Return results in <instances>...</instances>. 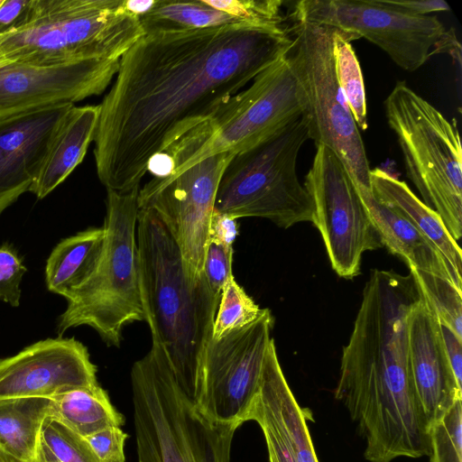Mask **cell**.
I'll list each match as a JSON object with an SVG mask.
<instances>
[{"mask_svg":"<svg viewBox=\"0 0 462 462\" xmlns=\"http://www.w3.org/2000/svg\"><path fill=\"white\" fill-rule=\"evenodd\" d=\"M131 386L138 462H230L239 426L212 421L199 411L159 344L134 363Z\"/></svg>","mask_w":462,"mask_h":462,"instance_id":"277c9868","label":"cell"},{"mask_svg":"<svg viewBox=\"0 0 462 462\" xmlns=\"http://www.w3.org/2000/svg\"><path fill=\"white\" fill-rule=\"evenodd\" d=\"M0 462H13L11 457L0 449Z\"/></svg>","mask_w":462,"mask_h":462,"instance_id":"60d3db41","label":"cell"},{"mask_svg":"<svg viewBox=\"0 0 462 462\" xmlns=\"http://www.w3.org/2000/svg\"><path fill=\"white\" fill-rule=\"evenodd\" d=\"M292 43L283 26L145 32L121 57L99 104L93 142L100 182L118 193L139 188L152 156L214 117Z\"/></svg>","mask_w":462,"mask_h":462,"instance_id":"6da1fadb","label":"cell"},{"mask_svg":"<svg viewBox=\"0 0 462 462\" xmlns=\"http://www.w3.org/2000/svg\"><path fill=\"white\" fill-rule=\"evenodd\" d=\"M263 310L237 283L233 275L222 290L211 338L218 339L233 330L253 323Z\"/></svg>","mask_w":462,"mask_h":462,"instance_id":"83f0119b","label":"cell"},{"mask_svg":"<svg viewBox=\"0 0 462 462\" xmlns=\"http://www.w3.org/2000/svg\"><path fill=\"white\" fill-rule=\"evenodd\" d=\"M233 247L209 241L204 260V276L213 294L220 299L227 281L233 276Z\"/></svg>","mask_w":462,"mask_h":462,"instance_id":"1f68e13d","label":"cell"},{"mask_svg":"<svg viewBox=\"0 0 462 462\" xmlns=\"http://www.w3.org/2000/svg\"><path fill=\"white\" fill-rule=\"evenodd\" d=\"M274 319L269 309L253 323L218 339L210 338L203 357L195 402L212 421L241 426L258 394Z\"/></svg>","mask_w":462,"mask_h":462,"instance_id":"4fadbf2b","label":"cell"},{"mask_svg":"<svg viewBox=\"0 0 462 462\" xmlns=\"http://www.w3.org/2000/svg\"><path fill=\"white\" fill-rule=\"evenodd\" d=\"M51 402L42 397L0 400V449L22 461L33 459Z\"/></svg>","mask_w":462,"mask_h":462,"instance_id":"d4e9b609","label":"cell"},{"mask_svg":"<svg viewBox=\"0 0 462 462\" xmlns=\"http://www.w3.org/2000/svg\"><path fill=\"white\" fill-rule=\"evenodd\" d=\"M419 297L411 273L373 270L343 347L335 397L365 439L369 462L430 454L409 363L408 318Z\"/></svg>","mask_w":462,"mask_h":462,"instance_id":"7a4b0ae2","label":"cell"},{"mask_svg":"<svg viewBox=\"0 0 462 462\" xmlns=\"http://www.w3.org/2000/svg\"><path fill=\"white\" fill-rule=\"evenodd\" d=\"M408 348L412 383L429 431L462 398V386L448 360L441 325L420 292L408 318Z\"/></svg>","mask_w":462,"mask_h":462,"instance_id":"d6986e66","label":"cell"},{"mask_svg":"<svg viewBox=\"0 0 462 462\" xmlns=\"http://www.w3.org/2000/svg\"><path fill=\"white\" fill-rule=\"evenodd\" d=\"M307 107L304 89L286 55L166 152L172 171L215 154L251 149L297 120Z\"/></svg>","mask_w":462,"mask_h":462,"instance_id":"9c48e42d","label":"cell"},{"mask_svg":"<svg viewBox=\"0 0 462 462\" xmlns=\"http://www.w3.org/2000/svg\"><path fill=\"white\" fill-rule=\"evenodd\" d=\"M41 440L60 462H100L86 438L52 417L44 420Z\"/></svg>","mask_w":462,"mask_h":462,"instance_id":"f546056e","label":"cell"},{"mask_svg":"<svg viewBox=\"0 0 462 462\" xmlns=\"http://www.w3.org/2000/svg\"><path fill=\"white\" fill-rule=\"evenodd\" d=\"M369 181L374 198L429 239L456 273L462 275L461 248L450 236L438 213L424 204L406 182L383 169L371 170Z\"/></svg>","mask_w":462,"mask_h":462,"instance_id":"44dd1931","label":"cell"},{"mask_svg":"<svg viewBox=\"0 0 462 462\" xmlns=\"http://www.w3.org/2000/svg\"><path fill=\"white\" fill-rule=\"evenodd\" d=\"M73 103L0 118V215L37 180Z\"/></svg>","mask_w":462,"mask_h":462,"instance_id":"e0dca14e","label":"cell"},{"mask_svg":"<svg viewBox=\"0 0 462 462\" xmlns=\"http://www.w3.org/2000/svg\"><path fill=\"white\" fill-rule=\"evenodd\" d=\"M99 114V105L74 106L70 109L30 190L37 199L45 198L81 163L94 141Z\"/></svg>","mask_w":462,"mask_h":462,"instance_id":"7402d4cb","label":"cell"},{"mask_svg":"<svg viewBox=\"0 0 462 462\" xmlns=\"http://www.w3.org/2000/svg\"><path fill=\"white\" fill-rule=\"evenodd\" d=\"M357 38L335 28L333 57L337 83L359 130L368 127L367 107L361 66L351 42Z\"/></svg>","mask_w":462,"mask_h":462,"instance_id":"484cf974","label":"cell"},{"mask_svg":"<svg viewBox=\"0 0 462 462\" xmlns=\"http://www.w3.org/2000/svg\"><path fill=\"white\" fill-rule=\"evenodd\" d=\"M448 53L461 69V45L458 42L453 28L446 30L444 35L435 48V54Z\"/></svg>","mask_w":462,"mask_h":462,"instance_id":"74e56055","label":"cell"},{"mask_svg":"<svg viewBox=\"0 0 462 462\" xmlns=\"http://www.w3.org/2000/svg\"><path fill=\"white\" fill-rule=\"evenodd\" d=\"M293 40L287 54L304 89L310 139L331 150L356 186L370 189V166L364 142L337 83L333 39L335 28L293 22Z\"/></svg>","mask_w":462,"mask_h":462,"instance_id":"30bf717a","label":"cell"},{"mask_svg":"<svg viewBox=\"0 0 462 462\" xmlns=\"http://www.w3.org/2000/svg\"><path fill=\"white\" fill-rule=\"evenodd\" d=\"M121 427H111L86 438L100 462H125L127 439Z\"/></svg>","mask_w":462,"mask_h":462,"instance_id":"d6a6232c","label":"cell"},{"mask_svg":"<svg viewBox=\"0 0 462 462\" xmlns=\"http://www.w3.org/2000/svg\"><path fill=\"white\" fill-rule=\"evenodd\" d=\"M410 273L439 324L462 340V291L434 274L413 268Z\"/></svg>","mask_w":462,"mask_h":462,"instance_id":"4316f807","label":"cell"},{"mask_svg":"<svg viewBox=\"0 0 462 462\" xmlns=\"http://www.w3.org/2000/svg\"><path fill=\"white\" fill-rule=\"evenodd\" d=\"M303 186L332 269L344 279L355 278L364 253L383 247L355 182L338 157L318 145Z\"/></svg>","mask_w":462,"mask_h":462,"instance_id":"7c38bea8","label":"cell"},{"mask_svg":"<svg viewBox=\"0 0 462 462\" xmlns=\"http://www.w3.org/2000/svg\"><path fill=\"white\" fill-rule=\"evenodd\" d=\"M2 1H3V0H0V5H1Z\"/></svg>","mask_w":462,"mask_h":462,"instance_id":"b9f144b4","label":"cell"},{"mask_svg":"<svg viewBox=\"0 0 462 462\" xmlns=\"http://www.w3.org/2000/svg\"><path fill=\"white\" fill-rule=\"evenodd\" d=\"M289 16L293 22L326 24L365 38L411 72L435 55L447 30L436 15H406L377 0H301Z\"/></svg>","mask_w":462,"mask_h":462,"instance_id":"5bb4252c","label":"cell"},{"mask_svg":"<svg viewBox=\"0 0 462 462\" xmlns=\"http://www.w3.org/2000/svg\"><path fill=\"white\" fill-rule=\"evenodd\" d=\"M237 235V219L214 209L209 225V241L233 247Z\"/></svg>","mask_w":462,"mask_h":462,"instance_id":"e575fe53","label":"cell"},{"mask_svg":"<svg viewBox=\"0 0 462 462\" xmlns=\"http://www.w3.org/2000/svg\"><path fill=\"white\" fill-rule=\"evenodd\" d=\"M27 268L16 249L8 243L0 245V300L18 307L21 300L20 284Z\"/></svg>","mask_w":462,"mask_h":462,"instance_id":"4dcf8cb0","label":"cell"},{"mask_svg":"<svg viewBox=\"0 0 462 462\" xmlns=\"http://www.w3.org/2000/svg\"><path fill=\"white\" fill-rule=\"evenodd\" d=\"M99 385L86 346L74 337L47 338L0 359V400L52 398Z\"/></svg>","mask_w":462,"mask_h":462,"instance_id":"2e32d148","label":"cell"},{"mask_svg":"<svg viewBox=\"0 0 462 462\" xmlns=\"http://www.w3.org/2000/svg\"><path fill=\"white\" fill-rule=\"evenodd\" d=\"M406 175L457 242L462 236V149L457 120H448L405 81L383 102Z\"/></svg>","mask_w":462,"mask_h":462,"instance_id":"52a82bcc","label":"cell"},{"mask_svg":"<svg viewBox=\"0 0 462 462\" xmlns=\"http://www.w3.org/2000/svg\"><path fill=\"white\" fill-rule=\"evenodd\" d=\"M155 0H123L124 9L138 19L149 12L153 6Z\"/></svg>","mask_w":462,"mask_h":462,"instance_id":"f35d334b","label":"cell"},{"mask_svg":"<svg viewBox=\"0 0 462 462\" xmlns=\"http://www.w3.org/2000/svg\"><path fill=\"white\" fill-rule=\"evenodd\" d=\"M310 139L303 114L256 146L236 154L219 182L214 209L236 219L262 217L282 228L313 220V204L297 174Z\"/></svg>","mask_w":462,"mask_h":462,"instance_id":"ba28073f","label":"cell"},{"mask_svg":"<svg viewBox=\"0 0 462 462\" xmlns=\"http://www.w3.org/2000/svg\"><path fill=\"white\" fill-rule=\"evenodd\" d=\"M120 60H86L61 64L0 66V118L102 94Z\"/></svg>","mask_w":462,"mask_h":462,"instance_id":"9a60e30c","label":"cell"},{"mask_svg":"<svg viewBox=\"0 0 462 462\" xmlns=\"http://www.w3.org/2000/svg\"><path fill=\"white\" fill-rule=\"evenodd\" d=\"M136 244L141 300L152 340L162 347L180 387L196 402L220 299L205 276L189 275L180 248L151 210H138Z\"/></svg>","mask_w":462,"mask_h":462,"instance_id":"3957f363","label":"cell"},{"mask_svg":"<svg viewBox=\"0 0 462 462\" xmlns=\"http://www.w3.org/2000/svg\"><path fill=\"white\" fill-rule=\"evenodd\" d=\"M236 154L222 152L190 167L153 177L139 189L138 209L152 211L180 248L189 275L204 276L209 225L219 182Z\"/></svg>","mask_w":462,"mask_h":462,"instance_id":"8fae6325","label":"cell"},{"mask_svg":"<svg viewBox=\"0 0 462 462\" xmlns=\"http://www.w3.org/2000/svg\"><path fill=\"white\" fill-rule=\"evenodd\" d=\"M10 456V455H9ZM11 457V456H10ZM13 462H25L11 457ZM27 462H60L53 453L40 440L37 451L33 459Z\"/></svg>","mask_w":462,"mask_h":462,"instance_id":"ab89813d","label":"cell"},{"mask_svg":"<svg viewBox=\"0 0 462 462\" xmlns=\"http://www.w3.org/2000/svg\"><path fill=\"white\" fill-rule=\"evenodd\" d=\"M139 189L126 193L106 190L102 250L89 277L66 298L59 337L70 328L86 325L108 346L119 347L124 328L145 321L136 244Z\"/></svg>","mask_w":462,"mask_h":462,"instance_id":"8992f818","label":"cell"},{"mask_svg":"<svg viewBox=\"0 0 462 462\" xmlns=\"http://www.w3.org/2000/svg\"><path fill=\"white\" fill-rule=\"evenodd\" d=\"M50 417L88 438L111 427H121L124 416L100 386L72 389L51 398Z\"/></svg>","mask_w":462,"mask_h":462,"instance_id":"cb8c5ba5","label":"cell"},{"mask_svg":"<svg viewBox=\"0 0 462 462\" xmlns=\"http://www.w3.org/2000/svg\"><path fill=\"white\" fill-rule=\"evenodd\" d=\"M356 187L383 246L401 257L409 269L439 276L462 291V275L456 273L429 239L404 218L380 204L370 189Z\"/></svg>","mask_w":462,"mask_h":462,"instance_id":"ffe728a7","label":"cell"},{"mask_svg":"<svg viewBox=\"0 0 462 462\" xmlns=\"http://www.w3.org/2000/svg\"><path fill=\"white\" fill-rule=\"evenodd\" d=\"M104 242L103 227H89L61 240L51 251L45 268L50 291L67 298L91 274Z\"/></svg>","mask_w":462,"mask_h":462,"instance_id":"603a6c76","label":"cell"},{"mask_svg":"<svg viewBox=\"0 0 462 462\" xmlns=\"http://www.w3.org/2000/svg\"><path fill=\"white\" fill-rule=\"evenodd\" d=\"M32 0H3L0 5V34L18 27L26 18Z\"/></svg>","mask_w":462,"mask_h":462,"instance_id":"d590c367","label":"cell"},{"mask_svg":"<svg viewBox=\"0 0 462 462\" xmlns=\"http://www.w3.org/2000/svg\"><path fill=\"white\" fill-rule=\"evenodd\" d=\"M430 462H462V398L429 428Z\"/></svg>","mask_w":462,"mask_h":462,"instance_id":"f1b7e54d","label":"cell"},{"mask_svg":"<svg viewBox=\"0 0 462 462\" xmlns=\"http://www.w3.org/2000/svg\"><path fill=\"white\" fill-rule=\"evenodd\" d=\"M248 420L260 426L269 462H319L309 420L311 411L302 408L292 393L280 365L274 339L265 356L260 389Z\"/></svg>","mask_w":462,"mask_h":462,"instance_id":"ac0fdd59","label":"cell"},{"mask_svg":"<svg viewBox=\"0 0 462 462\" xmlns=\"http://www.w3.org/2000/svg\"><path fill=\"white\" fill-rule=\"evenodd\" d=\"M445 351L457 383L462 386V340L441 326Z\"/></svg>","mask_w":462,"mask_h":462,"instance_id":"8d00e7d4","label":"cell"},{"mask_svg":"<svg viewBox=\"0 0 462 462\" xmlns=\"http://www.w3.org/2000/svg\"><path fill=\"white\" fill-rule=\"evenodd\" d=\"M382 5L411 16H424L435 12L448 11L449 5L444 0H377Z\"/></svg>","mask_w":462,"mask_h":462,"instance_id":"836d02e7","label":"cell"},{"mask_svg":"<svg viewBox=\"0 0 462 462\" xmlns=\"http://www.w3.org/2000/svg\"><path fill=\"white\" fill-rule=\"evenodd\" d=\"M143 34L123 0H32L25 20L0 34V66L120 60Z\"/></svg>","mask_w":462,"mask_h":462,"instance_id":"5b68a950","label":"cell"}]
</instances>
